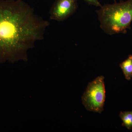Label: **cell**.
Wrapping results in <instances>:
<instances>
[{
    "label": "cell",
    "instance_id": "2",
    "mask_svg": "<svg viewBox=\"0 0 132 132\" xmlns=\"http://www.w3.org/2000/svg\"><path fill=\"white\" fill-rule=\"evenodd\" d=\"M97 13L101 28L106 34H126L132 22V0L105 4Z\"/></svg>",
    "mask_w": 132,
    "mask_h": 132
},
{
    "label": "cell",
    "instance_id": "4",
    "mask_svg": "<svg viewBox=\"0 0 132 132\" xmlns=\"http://www.w3.org/2000/svg\"><path fill=\"white\" fill-rule=\"evenodd\" d=\"M78 8V0H56L49 12L51 20L63 21L73 14Z\"/></svg>",
    "mask_w": 132,
    "mask_h": 132
},
{
    "label": "cell",
    "instance_id": "1",
    "mask_svg": "<svg viewBox=\"0 0 132 132\" xmlns=\"http://www.w3.org/2000/svg\"><path fill=\"white\" fill-rule=\"evenodd\" d=\"M49 25L22 0H0V63L27 61Z\"/></svg>",
    "mask_w": 132,
    "mask_h": 132
},
{
    "label": "cell",
    "instance_id": "6",
    "mask_svg": "<svg viewBox=\"0 0 132 132\" xmlns=\"http://www.w3.org/2000/svg\"><path fill=\"white\" fill-rule=\"evenodd\" d=\"M119 116L123 121L122 126L131 130L132 128V111L124 112L121 111Z\"/></svg>",
    "mask_w": 132,
    "mask_h": 132
},
{
    "label": "cell",
    "instance_id": "7",
    "mask_svg": "<svg viewBox=\"0 0 132 132\" xmlns=\"http://www.w3.org/2000/svg\"><path fill=\"white\" fill-rule=\"evenodd\" d=\"M86 2L90 5H93L97 7L101 6L100 3L99 2L98 0H84Z\"/></svg>",
    "mask_w": 132,
    "mask_h": 132
},
{
    "label": "cell",
    "instance_id": "3",
    "mask_svg": "<svg viewBox=\"0 0 132 132\" xmlns=\"http://www.w3.org/2000/svg\"><path fill=\"white\" fill-rule=\"evenodd\" d=\"M104 77L99 76L89 82L82 97V101L88 111L101 113L105 100Z\"/></svg>",
    "mask_w": 132,
    "mask_h": 132
},
{
    "label": "cell",
    "instance_id": "5",
    "mask_svg": "<svg viewBox=\"0 0 132 132\" xmlns=\"http://www.w3.org/2000/svg\"><path fill=\"white\" fill-rule=\"evenodd\" d=\"M125 78L130 80L132 78V55H128L127 59L120 64Z\"/></svg>",
    "mask_w": 132,
    "mask_h": 132
}]
</instances>
